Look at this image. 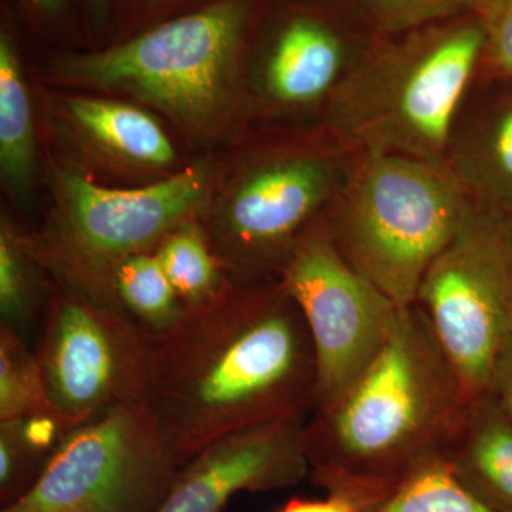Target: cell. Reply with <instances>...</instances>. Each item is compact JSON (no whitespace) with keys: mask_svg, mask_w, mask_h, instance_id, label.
<instances>
[{"mask_svg":"<svg viewBox=\"0 0 512 512\" xmlns=\"http://www.w3.org/2000/svg\"><path fill=\"white\" fill-rule=\"evenodd\" d=\"M146 400L181 467L234 431L311 416L315 349L282 282L229 281L150 332Z\"/></svg>","mask_w":512,"mask_h":512,"instance_id":"cell-1","label":"cell"},{"mask_svg":"<svg viewBox=\"0 0 512 512\" xmlns=\"http://www.w3.org/2000/svg\"><path fill=\"white\" fill-rule=\"evenodd\" d=\"M470 402L419 308H400L369 365L306 421L316 483L372 510L444 453Z\"/></svg>","mask_w":512,"mask_h":512,"instance_id":"cell-2","label":"cell"},{"mask_svg":"<svg viewBox=\"0 0 512 512\" xmlns=\"http://www.w3.org/2000/svg\"><path fill=\"white\" fill-rule=\"evenodd\" d=\"M483 49L476 13L370 37L320 128L353 154L446 164L451 134L480 76Z\"/></svg>","mask_w":512,"mask_h":512,"instance_id":"cell-3","label":"cell"},{"mask_svg":"<svg viewBox=\"0 0 512 512\" xmlns=\"http://www.w3.org/2000/svg\"><path fill=\"white\" fill-rule=\"evenodd\" d=\"M473 202L446 164L402 154H355L325 212L336 248L399 308L416 301L424 274Z\"/></svg>","mask_w":512,"mask_h":512,"instance_id":"cell-4","label":"cell"},{"mask_svg":"<svg viewBox=\"0 0 512 512\" xmlns=\"http://www.w3.org/2000/svg\"><path fill=\"white\" fill-rule=\"evenodd\" d=\"M251 5L221 0L119 46L67 57L57 79L126 94L198 137H211L241 99V50Z\"/></svg>","mask_w":512,"mask_h":512,"instance_id":"cell-5","label":"cell"},{"mask_svg":"<svg viewBox=\"0 0 512 512\" xmlns=\"http://www.w3.org/2000/svg\"><path fill=\"white\" fill-rule=\"evenodd\" d=\"M353 158L322 128L249 154L204 228L232 284L278 281L303 232L342 190Z\"/></svg>","mask_w":512,"mask_h":512,"instance_id":"cell-6","label":"cell"},{"mask_svg":"<svg viewBox=\"0 0 512 512\" xmlns=\"http://www.w3.org/2000/svg\"><path fill=\"white\" fill-rule=\"evenodd\" d=\"M210 170L185 168L137 188H110L72 171L56 178L55 207L45 234L30 241L59 282L121 311L114 276L130 256L150 252L207 204Z\"/></svg>","mask_w":512,"mask_h":512,"instance_id":"cell-7","label":"cell"},{"mask_svg":"<svg viewBox=\"0 0 512 512\" xmlns=\"http://www.w3.org/2000/svg\"><path fill=\"white\" fill-rule=\"evenodd\" d=\"M180 468L147 400H136L67 431L2 512H154Z\"/></svg>","mask_w":512,"mask_h":512,"instance_id":"cell-8","label":"cell"},{"mask_svg":"<svg viewBox=\"0 0 512 512\" xmlns=\"http://www.w3.org/2000/svg\"><path fill=\"white\" fill-rule=\"evenodd\" d=\"M416 305L468 399L487 393L512 333V239L507 217L474 205L421 279Z\"/></svg>","mask_w":512,"mask_h":512,"instance_id":"cell-9","label":"cell"},{"mask_svg":"<svg viewBox=\"0 0 512 512\" xmlns=\"http://www.w3.org/2000/svg\"><path fill=\"white\" fill-rule=\"evenodd\" d=\"M36 357L50 406L66 430L146 399L150 330L60 282Z\"/></svg>","mask_w":512,"mask_h":512,"instance_id":"cell-10","label":"cell"},{"mask_svg":"<svg viewBox=\"0 0 512 512\" xmlns=\"http://www.w3.org/2000/svg\"><path fill=\"white\" fill-rule=\"evenodd\" d=\"M279 281L308 326L318 367L316 407L325 406L377 355L400 308L343 258L325 215L303 232Z\"/></svg>","mask_w":512,"mask_h":512,"instance_id":"cell-11","label":"cell"},{"mask_svg":"<svg viewBox=\"0 0 512 512\" xmlns=\"http://www.w3.org/2000/svg\"><path fill=\"white\" fill-rule=\"evenodd\" d=\"M308 419L271 421L215 440L180 468L154 512H222L238 493L301 483L311 468L303 441Z\"/></svg>","mask_w":512,"mask_h":512,"instance_id":"cell-12","label":"cell"},{"mask_svg":"<svg viewBox=\"0 0 512 512\" xmlns=\"http://www.w3.org/2000/svg\"><path fill=\"white\" fill-rule=\"evenodd\" d=\"M369 40L348 18L293 13L275 29L256 67L259 106L276 116L316 110L323 116Z\"/></svg>","mask_w":512,"mask_h":512,"instance_id":"cell-13","label":"cell"},{"mask_svg":"<svg viewBox=\"0 0 512 512\" xmlns=\"http://www.w3.org/2000/svg\"><path fill=\"white\" fill-rule=\"evenodd\" d=\"M446 165L474 205L512 217V93L464 107Z\"/></svg>","mask_w":512,"mask_h":512,"instance_id":"cell-14","label":"cell"},{"mask_svg":"<svg viewBox=\"0 0 512 512\" xmlns=\"http://www.w3.org/2000/svg\"><path fill=\"white\" fill-rule=\"evenodd\" d=\"M443 457L478 500L497 512H512V420L488 394L468 404Z\"/></svg>","mask_w":512,"mask_h":512,"instance_id":"cell-15","label":"cell"},{"mask_svg":"<svg viewBox=\"0 0 512 512\" xmlns=\"http://www.w3.org/2000/svg\"><path fill=\"white\" fill-rule=\"evenodd\" d=\"M64 116L84 143L119 163L163 168L175 150L163 127L147 111L123 101L74 96L63 100Z\"/></svg>","mask_w":512,"mask_h":512,"instance_id":"cell-16","label":"cell"},{"mask_svg":"<svg viewBox=\"0 0 512 512\" xmlns=\"http://www.w3.org/2000/svg\"><path fill=\"white\" fill-rule=\"evenodd\" d=\"M36 144L32 104L15 47L0 37V167L16 195L29 188L35 174Z\"/></svg>","mask_w":512,"mask_h":512,"instance_id":"cell-17","label":"cell"},{"mask_svg":"<svg viewBox=\"0 0 512 512\" xmlns=\"http://www.w3.org/2000/svg\"><path fill=\"white\" fill-rule=\"evenodd\" d=\"M157 258L183 303L211 298L228 284L210 239L200 222L191 220L167 235L156 248Z\"/></svg>","mask_w":512,"mask_h":512,"instance_id":"cell-18","label":"cell"},{"mask_svg":"<svg viewBox=\"0 0 512 512\" xmlns=\"http://www.w3.org/2000/svg\"><path fill=\"white\" fill-rule=\"evenodd\" d=\"M121 311L150 332L170 328L184 303L165 274L156 252H143L121 262L114 276Z\"/></svg>","mask_w":512,"mask_h":512,"instance_id":"cell-19","label":"cell"},{"mask_svg":"<svg viewBox=\"0 0 512 512\" xmlns=\"http://www.w3.org/2000/svg\"><path fill=\"white\" fill-rule=\"evenodd\" d=\"M366 512L497 511L463 487L441 454L421 464L389 497Z\"/></svg>","mask_w":512,"mask_h":512,"instance_id":"cell-20","label":"cell"},{"mask_svg":"<svg viewBox=\"0 0 512 512\" xmlns=\"http://www.w3.org/2000/svg\"><path fill=\"white\" fill-rule=\"evenodd\" d=\"M478 0H348L346 18L369 37L399 35L476 12Z\"/></svg>","mask_w":512,"mask_h":512,"instance_id":"cell-21","label":"cell"},{"mask_svg":"<svg viewBox=\"0 0 512 512\" xmlns=\"http://www.w3.org/2000/svg\"><path fill=\"white\" fill-rule=\"evenodd\" d=\"M53 412L36 353L9 326L0 329V423ZM55 413V412H53Z\"/></svg>","mask_w":512,"mask_h":512,"instance_id":"cell-22","label":"cell"},{"mask_svg":"<svg viewBox=\"0 0 512 512\" xmlns=\"http://www.w3.org/2000/svg\"><path fill=\"white\" fill-rule=\"evenodd\" d=\"M39 259L25 241L3 222L0 228V312L2 325L22 335L35 319L37 293L35 265Z\"/></svg>","mask_w":512,"mask_h":512,"instance_id":"cell-23","label":"cell"},{"mask_svg":"<svg viewBox=\"0 0 512 512\" xmlns=\"http://www.w3.org/2000/svg\"><path fill=\"white\" fill-rule=\"evenodd\" d=\"M474 13L484 32L478 80L512 82V0H478Z\"/></svg>","mask_w":512,"mask_h":512,"instance_id":"cell-24","label":"cell"},{"mask_svg":"<svg viewBox=\"0 0 512 512\" xmlns=\"http://www.w3.org/2000/svg\"><path fill=\"white\" fill-rule=\"evenodd\" d=\"M485 394L512 420V333L495 357Z\"/></svg>","mask_w":512,"mask_h":512,"instance_id":"cell-25","label":"cell"},{"mask_svg":"<svg viewBox=\"0 0 512 512\" xmlns=\"http://www.w3.org/2000/svg\"><path fill=\"white\" fill-rule=\"evenodd\" d=\"M278 512H359L348 498L329 494L325 500H303L292 498Z\"/></svg>","mask_w":512,"mask_h":512,"instance_id":"cell-26","label":"cell"},{"mask_svg":"<svg viewBox=\"0 0 512 512\" xmlns=\"http://www.w3.org/2000/svg\"><path fill=\"white\" fill-rule=\"evenodd\" d=\"M28 2L46 13H57L63 6V0H28Z\"/></svg>","mask_w":512,"mask_h":512,"instance_id":"cell-27","label":"cell"},{"mask_svg":"<svg viewBox=\"0 0 512 512\" xmlns=\"http://www.w3.org/2000/svg\"><path fill=\"white\" fill-rule=\"evenodd\" d=\"M93 5L96 6V8H104V5H106L107 0H92Z\"/></svg>","mask_w":512,"mask_h":512,"instance_id":"cell-28","label":"cell"},{"mask_svg":"<svg viewBox=\"0 0 512 512\" xmlns=\"http://www.w3.org/2000/svg\"><path fill=\"white\" fill-rule=\"evenodd\" d=\"M508 229H510V235L512 239V217H507Z\"/></svg>","mask_w":512,"mask_h":512,"instance_id":"cell-29","label":"cell"}]
</instances>
